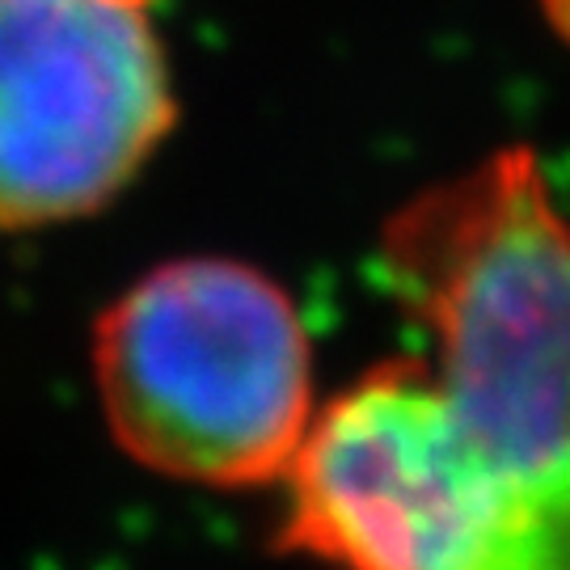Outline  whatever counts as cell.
I'll list each match as a JSON object with an SVG mask.
<instances>
[{
	"label": "cell",
	"instance_id": "1",
	"mask_svg": "<svg viewBox=\"0 0 570 570\" xmlns=\"http://www.w3.org/2000/svg\"><path fill=\"white\" fill-rule=\"evenodd\" d=\"M381 271L511 490L503 570H570V225L524 148L410 199Z\"/></svg>",
	"mask_w": 570,
	"mask_h": 570
},
{
	"label": "cell",
	"instance_id": "2",
	"mask_svg": "<svg viewBox=\"0 0 570 570\" xmlns=\"http://www.w3.org/2000/svg\"><path fill=\"white\" fill-rule=\"evenodd\" d=\"M94 385L131 461L199 487L284 482L313 423L296 308L228 258H178L127 287L94 330Z\"/></svg>",
	"mask_w": 570,
	"mask_h": 570
},
{
	"label": "cell",
	"instance_id": "3",
	"mask_svg": "<svg viewBox=\"0 0 570 570\" xmlns=\"http://www.w3.org/2000/svg\"><path fill=\"white\" fill-rule=\"evenodd\" d=\"M279 546L334 570H503L511 490L440 372L372 367L313 414Z\"/></svg>",
	"mask_w": 570,
	"mask_h": 570
},
{
	"label": "cell",
	"instance_id": "4",
	"mask_svg": "<svg viewBox=\"0 0 570 570\" xmlns=\"http://www.w3.org/2000/svg\"><path fill=\"white\" fill-rule=\"evenodd\" d=\"M174 115L144 9L0 0V233L106 207L161 148Z\"/></svg>",
	"mask_w": 570,
	"mask_h": 570
},
{
	"label": "cell",
	"instance_id": "5",
	"mask_svg": "<svg viewBox=\"0 0 570 570\" xmlns=\"http://www.w3.org/2000/svg\"><path fill=\"white\" fill-rule=\"evenodd\" d=\"M106 4H119V9H148L153 0H106Z\"/></svg>",
	"mask_w": 570,
	"mask_h": 570
}]
</instances>
